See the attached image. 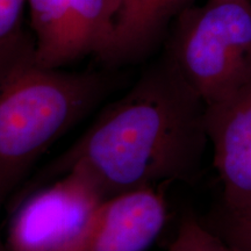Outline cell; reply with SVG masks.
<instances>
[{
	"label": "cell",
	"mask_w": 251,
	"mask_h": 251,
	"mask_svg": "<svg viewBox=\"0 0 251 251\" xmlns=\"http://www.w3.org/2000/svg\"><path fill=\"white\" fill-rule=\"evenodd\" d=\"M205 109L202 99L166 57L103 109L47 175L54 179L78 171L105 198L193 181L208 146Z\"/></svg>",
	"instance_id": "6da1fadb"
},
{
	"label": "cell",
	"mask_w": 251,
	"mask_h": 251,
	"mask_svg": "<svg viewBox=\"0 0 251 251\" xmlns=\"http://www.w3.org/2000/svg\"><path fill=\"white\" fill-rule=\"evenodd\" d=\"M105 91L96 74L43 67L26 30L0 45V211L34 163Z\"/></svg>",
	"instance_id": "7a4b0ae2"
},
{
	"label": "cell",
	"mask_w": 251,
	"mask_h": 251,
	"mask_svg": "<svg viewBox=\"0 0 251 251\" xmlns=\"http://www.w3.org/2000/svg\"><path fill=\"white\" fill-rule=\"evenodd\" d=\"M179 19L169 57L205 105L250 79L251 0H208Z\"/></svg>",
	"instance_id": "3957f363"
},
{
	"label": "cell",
	"mask_w": 251,
	"mask_h": 251,
	"mask_svg": "<svg viewBox=\"0 0 251 251\" xmlns=\"http://www.w3.org/2000/svg\"><path fill=\"white\" fill-rule=\"evenodd\" d=\"M54 179L31 192L14 209L7 230V251H63L106 199L78 171H67Z\"/></svg>",
	"instance_id": "277c9868"
},
{
	"label": "cell",
	"mask_w": 251,
	"mask_h": 251,
	"mask_svg": "<svg viewBox=\"0 0 251 251\" xmlns=\"http://www.w3.org/2000/svg\"><path fill=\"white\" fill-rule=\"evenodd\" d=\"M168 215V203L158 187L106 198L63 251H147L161 235Z\"/></svg>",
	"instance_id": "5b68a950"
},
{
	"label": "cell",
	"mask_w": 251,
	"mask_h": 251,
	"mask_svg": "<svg viewBox=\"0 0 251 251\" xmlns=\"http://www.w3.org/2000/svg\"><path fill=\"white\" fill-rule=\"evenodd\" d=\"M205 126L213 163L230 208H251V78L234 92L207 103Z\"/></svg>",
	"instance_id": "8992f818"
},
{
	"label": "cell",
	"mask_w": 251,
	"mask_h": 251,
	"mask_svg": "<svg viewBox=\"0 0 251 251\" xmlns=\"http://www.w3.org/2000/svg\"><path fill=\"white\" fill-rule=\"evenodd\" d=\"M190 0H119L111 45L101 58L108 64L139 61L151 50L166 25Z\"/></svg>",
	"instance_id": "52a82bcc"
},
{
	"label": "cell",
	"mask_w": 251,
	"mask_h": 251,
	"mask_svg": "<svg viewBox=\"0 0 251 251\" xmlns=\"http://www.w3.org/2000/svg\"><path fill=\"white\" fill-rule=\"evenodd\" d=\"M36 57L43 67L62 69L77 61L68 0H27Z\"/></svg>",
	"instance_id": "ba28073f"
},
{
	"label": "cell",
	"mask_w": 251,
	"mask_h": 251,
	"mask_svg": "<svg viewBox=\"0 0 251 251\" xmlns=\"http://www.w3.org/2000/svg\"><path fill=\"white\" fill-rule=\"evenodd\" d=\"M68 7L76 59H101L111 45L119 0H68Z\"/></svg>",
	"instance_id": "9c48e42d"
},
{
	"label": "cell",
	"mask_w": 251,
	"mask_h": 251,
	"mask_svg": "<svg viewBox=\"0 0 251 251\" xmlns=\"http://www.w3.org/2000/svg\"><path fill=\"white\" fill-rule=\"evenodd\" d=\"M237 251H251V208H230L221 203L205 222Z\"/></svg>",
	"instance_id": "30bf717a"
},
{
	"label": "cell",
	"mask_w": 251,
	"mask_h": 251,
	"mask_svg": "<svg viewBox=\"0 0 251 251\" xmlns=\"http://www.w3.org/2000/svg\"><path fill=\"white\" fill-rule=\"evenodd\" d=\"M166 251H237L196 216L183 220Z\"/></svg>",
	"instance_id": "8fae6325"
},
{
	"label": "cell",
	"mask_w": 251,
	"mask_h": 251,
	"mask_svg": "<svg viewBox=\"0 0 251 251\" xmlns=\"http://www.w3.org/2000/svg\"><path fill=\"white\" fill-rule=\"evenodd\" d=\"M27 0H0V45L23 30V13Z\"/></svg>",
	"instance_id": "7c38bea8"
},
{
	"label": "cell",
	"mask_w": 251,
	"mask_h": 251,
	"mask_svg": "<svg viewBox=\"0 0 251 251\" xmlns=\"http://www.w3.org/2000/svg\"><path fill=\"white\" fill-rule=\"evenodd\" d=\"M0 251H7L6 250V247L1 243V241H0Z\"/></svg>",
	"instance_id": "4fadbf2b"
},
{
	"label": "cell",
	"mask_w": 251,
	"mask_h": 251,
	"mask_svg": "<svg viewBox=\"0 0 251 251\" xmlns=\"http://www.w3.org/2000/svg\"><path fill=\"white\" fill-rule=\"evenodd\" d=\"M209 1H234V0H209Z\"/></svg>",
	"instance_id": "5bb4252c"
}]
</instances>
